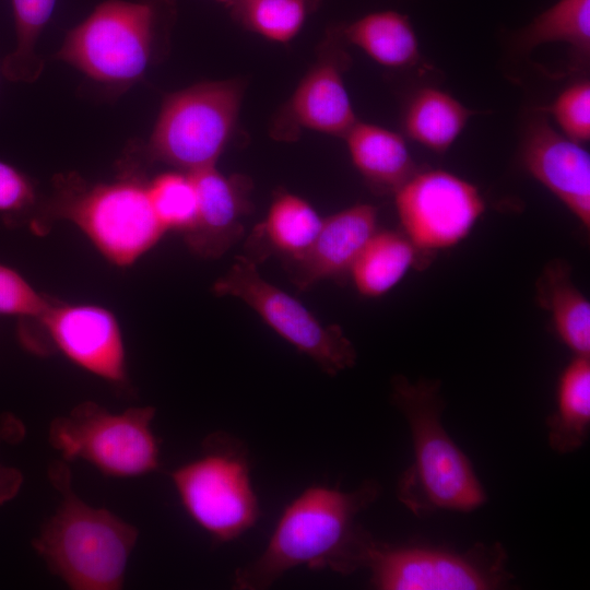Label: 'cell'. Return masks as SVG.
<instances>
[{"instance_id": "15", "label": "cell", "mask_w": 590, "mask_h": 590, "mask_svg": "<svg viewBox=\"0 0 590 590\" xmlns=\"http://www.w3.org/2000/svg\"><path fill=\"white\" fill-rule=\"evenodd\" d=\"M198 210L193 225L184 233L189 249L202 258H217L243 234V219L250 210V180L225 176L215 166L190 173Z\"/></svg>"}, {"instance_id": "32", "label": "cell", "mask_w": 590, "mask_h": 590, "mask_svg": "<svg viewBox=\"0 0 590 590\" xmlns=\"http://www.w3.org/2000/svg\"><path fill=\"white\" fill-rule=\"evenodd\" d=\"M219 2L225 4L227 8H232L238 0H217Z\"/></svg>"}, {"instance_id": "8", "label": "cell", "mask_w": 590, "mask_h": 590, "mask_svg": "<svg viewBox=\"0 0 590 590\" xmlns=\"http://www.w3.org/2000/svg\"><path fill=\"white\" fill-rule=\"evenodd\" d=\"M154 415L152 406L115 413L84 402L55 418L48 438L67 460H85L110 476H139L158 467V445L151 428Z\"/></svg>"}, {"instance_id": "19", "label": "cell", "mask_w": 590, "mask_h": 590, "mask_svg": "<svg viewBox=\"0 0 590 590\" xmlns=\"http://www.w3.org/2000/svg\"><path fill=\"white\" fill-rule=\"evenodd\" d=\"M475 114L448 92L426 86L412 95L404 111L403 128L410 139L442 154Z\"/></svg>"}, {"instance_id": "24", "label": "cell", "mask_w": 590, "mask_h": 590, "mask_svg": "<svg viewBox=\"0 0 590 590\" xmlns=\"http://www.w3.org/2000/svg\"><path fill=\"white\" fill-rule=\"evenodd\" d=\"M568 45L580 62L590 57V0H558L516 35L517 47L530 51L540 45Z\"/></svg>"}, {"instance_id": "20", "label": "cell", "mask_w": 590, "mask_h": 590, "mask_svg": "<svg viewBox=\"0 0 590 590\" xmlns=\"http://www.w3.org/2000/svg\"><path fill=\"white\" fill-rule=\"evenodd\" d=\"M590 424V358L576 355L560 374L557 405L547 420L548 442L558 453L580 448Z\"/></svg>"}, {"instance_id": "22", "label": "cell", "mask_w": 590, "mask_h": 590, "mask_svg": "<svg viewBox=\"0 0 590 590\" xmlns=\"http://www.w3.org/2000/svg\"><path fill=\"white\" fill-rule=\"evenodd\" d=\"M418 250L403 233L376 231L350 269L359 294L378 297L393 288L414 266Z\"/></svg>"}, {"instance_id": "14", "label": "cell", "mask_w": 590, "mask_h": 590, "mask_svg": "<svg viewBox=\"0 0 590 590\" xmlns=\"http://www.w3.org/2000/svg\"><path fill=\"white\" fill-rule=\"evenodd\" d=\"M346 56L330 52L306 73L282 109L278 137L290 139L300 129L344 137L357 121L343 80Z\"/></svg>"}, {"instance_id": "6", "label": "cell", "mask_w": 590, "mask_h": 590, "mask_svg": "<svg viewBox=\"0 0 590 590\" xmlns=\"http://www.w3.org/2000/svg\"><path fill=\"white\" fill-rule=\"evenodd\" d=\"M157 22L154 2L106 1L67 35L57 57L97 82L127 87L149 67Z\"/></svg>"}, {"instance_id": "3", "label": "cell", "mask_w": 590, "mask_h": 590, "mask_svg": "<svg viewBox=\"0 0 590 590\" xmlns=\"http://www.w3.org/2000/svg\"><path fill=\"white\" fill-rule=\"evenodd\" d=\"M51 476L63 498L34 541L36 551L72 589H119L137 542V529L73 494L66 467H56Z\"/></svg>"}, {"instance_id": "29", "label": "cell", "mask_w": 590, "mask_h": 590, "mask_svg": "<svg viewBox=\"0 0 590 590\" xmlns=\"http://www.w3.org/2000/svg\"><path fill=\"white\" fill-rule=\"evenodd\" d=\"M50 303L17 271L0 263V315L38 319Z\"/></svg>"}, {"instance_id": "18", "label": "cell", "mask_w": 590, "mask_h": 590, "mask_svg": "<svg viewBox=\"0 0 590 590\" xmlns=\"http://www.w3.org/2000/svg\"><path fill=\"white\" fill-rule=\"evenodd\" d=\"M347 43L390 69H408L421 59L416 33L409 17L397 11L366 14L339 30Z\"/></svg>"}, {"instance_id": "17", "label": "cell", "mask_w": 590, "mask_h": 590, "mask_svg": "<svg viewBox=\"0 0 590 590\" xmlns=\"http://www.w3.org/2000/svg\"><path fill=\"white\" fill-rule=\"evenodd\" d=\"M353 165L381 192H396L416 172L404 138L381 126L356 121L344 135Z\"/></svg>"}, {"instance_id": "5", "label": "cell", "mask_w": 590, "mask_h": 590, "mask_svg": "<svg viewBox=\"0 0 590 590\" xmlns=\"http://www.w3.org/2000/svg\"><path fill=\"white\" fill-rule=\"evenodd\" d=\"M170 477L185 510L214 543L238 539L260 517L248 451L233 435H209L201 455L173 471Z\"/></svg>"}, {"instance_id": "31", "label": "cell", "mask_w": 590, "mask_h": 590, "mask_svg": "<svg viewBox=\"0 0 590 590\" xmlns=\"http://www.w3.org/2000/svg\"><path fill=\"white\" fill-rule=\"evenodd\" d=\"M21 481L19 471L0 465V504L16 494Z\"/></svg>"}, {"instance_id": "28", "label": "cell", "mask_w": 590, "mask_h": 590, "mask_svg": "<svg viewBox=\"0 0 590 590\" xmlns=\"http://www.w3.org/2000/svg\"><path fill=\"white\" fill-rule=\"evenodd\" d=\"M540 111L553 118L558 129L568 139L583 144L590 140V83L577 81L565 87Z\"/></svg>"}, {"instance_id": "10", "label": "cell", "mask_w": 590, "mask_h": 590, "mask_svg": "<svg viewBox=\"0 0 590 590\" xmlns=\"http://www.w3.org/2000/svg\"><path fill=\"white\" fill-rule=\"evenodd\" d=\"M403 234L418 251L462 241L485 211L479 188L450 172H416L394 192Z\"/></svg>"}, {"instance_id": "7", "label": "cell", "mask_w": 590, "mask_h": 590, "mask_svg": "<svg viewBox=\"0 0 590 590\" xmlns=\"http://www.w3.org/2000/svg\"><path fill=\"white\" fill-rule=\"evenodd\" d=\"M240 99L234 82L201 83L169 95L146 144L148 156L187 173L215 166L233 134Z\"/></svg>"}, {"instance_id": "12", "label": "cell", "mask_w": 590, "mask_h": 590, "mask_svg": "<svg viewBox=\"0 0 590 590\" xmlns=\"http://www.w3.org/2000/svg\"><path fill=\"white\" fill-rule=\"evenodd\" d=\"M56 347L79 367L107 381L126 380V352L115 315L97 305L51 300L38 318Z\"/></svg>"}, {"instance_id": "9", "label": "cell", "mask_w": 590, "mask_h": 590, "mask_svg": "<svg viewBox=\"0 0 590 590\" xmlns=\"http://www.w3.org/2000/svg\"><path fill=\"white\" fill-rule=\"evenodd\" d=\"M212 290L217 296L241 299L326 374L334 376L355 364V347L342 329L321 323L299 300L264 280L247 256L237 257Z\"/></svg>"}, {"instance_id": "4", "label": "cell", "mask_w": 590, "mask_h": 590, "mask_svg": "<svg viewBox=\"0 0 590 590\" xmlns=\"http://www.w3.org/2000/svg\"><path fill=\"white\" fill-rule=\"evenodd\" d=\"M76 225L111 263L128 267L149 251L166 233L160 224L146 182L125 177L86 185L74 176L56 182V191L43 209L46 216Z\"/></svg>"}, {"instance_id": "26", "label": "cell", "mask_w": 590, "mask_h": 590, "mask_svg": "<svg viewBox=\"0 0 590 590\" xmlns=\"http://www.w3.org/2000/svg\"><path fill=\"white\" fill-rule=\"evenodd\" d=\"M320 0H238L231 11L248 30L287 43L302 30L307 15Z\"/></svg>"}, {"instance_id": "25", "label": "cell", "mask_w": 590, "mask_h": 590, "mask_svg": "<svg viewBox=\"0 0 590 590\" xmlns=\"http://www.w3.org/2000/svg\"><path fill=\"white\" fill-rule=\"evenodd\" d=\"M55 4L56 0H12L16 45L2 62V73L10 81L31 83L40 75L44 62L35 47Z\"/></svg>"}, {"instance_id": "21", "label": "cell", "mask_w": 590, "mask_h": 590, "mask_svg": "<svg viewBox=\"0 0 590 590\" xmlns=\"http://www.w3.org/2000/svg\"><path fill=\"white\" fill-rule=\"evenodd\" d=\"M556 333L576 355L590 356V303L573 283L567 266L550 263L539 285Z\"/></svg>"}, {"instance_id": "16", "label": "cell", "mask_w": 590, "mask_h": 590, "mask_svg": "<svg viewBox=\"0 0 590 590\" xmlns=\"http://www.w3.org/2000/svg\"><path fill=\"white\" fill-rule=\"evenodd\" d=\"M377 210L361 203L323 219L311 245L287 260L293 283L299 290L350 272L357 256L377 231Z\"/></svg>"}, {"instance_id": "13", "label": "cell", "mask_w": 590, "mask_h": 590, "mask_svg": "<svg viewBox=\"0 0 590 590\" xmlns=\"http://www.w3.org/2000/svg\"><path fill=\"white\" fill-rule=\"evenodd\" d=\"M520 160L524 169L590 228L589 152L551 126L546 114L528 119Z\"/></svg>"}, {"instance_id": "1", "label": "cell", "mask_w": 590, "mask_h": 590, "mask_svg": "<svg viewBox=\"0 0 590 590\" xmlns=\"http://www.w3.org/2000/svg\"><path fill=\"white\" fill-rule=\"evenodd\" d=\"M379 493L373 480L350 492L323 485L306 488L284 508L262 553L235 570L233 588L267 589L300 566L341 575L366 568L376 540L357 517Z\"/></svg>"}, {"instance_id": "23", "label": "cell", "mask_w": 590, "mask_h": 590, "mask_svg": "<svg viewBox=\"0 0 590 590\" xmlns=\"http://www.w3.org/2000/svg\"><path fill=\"white\" fill-rule=\"evenodd\" d=\"M323 219L303 198L288 192L280 193L271 203L264 221L250 237L262 252L275 251L295 259L306 251L317 236Z\"/></svg>"}, {"instance_id": "2", "label": "cell", "mask_w": 590, "mask_h": 590, "mask_svg": "<svg viewBox=\"0 0 590 590\" xmlns=\"http://www.w3.org/2000/svg\"><path fill=\"white\" fill-rule=\"evenodd\" d=\"M392 401L404 415L414 458L401 474L397 496L415 515L436 510L471 511L481 507L485 492L468 457L447 434L444 401L436 382H410L396 377Z\"/></svg>"}, {"instance_id": "30", "label": "cell", "mask_w": 590, "mask_h": 590, "mask_svg": "<svg viewBox=\"0 0 590 590\" xmlns=\"http://www.w3.org/2000/svg\"><path fill=\"white\" fill-rule=\"evenodd\" d=\"M35 200L34 187L26 175L0 161V214L10 219L23 216Z\"/></svg>"}, {"instance_id": "27", "label": "cell", "mask_w": 590, "mask_h": 590, "mask_svg": "<svg viewBox=\"0 0 590 590\" xmlns=\"http://www.w3.org/2000/svg\"><path fill=\"white\" fill-rule=\"evenodd\" d=\"M153 211L164 228L182 234L191 228L198 210L197 190L190 173L169 172L146 182Z\"/></svg>"}, {"instance_id": "11", "label": "cell", "mask_w": 590, "mask_h": 590, "mask_svg": "<svg viewBox=\"0 0 590 590\" xmlns=\"http://www.w3.org/2000/svg\"><path fill=\"white\" fill-rule=\"evenodd\" d=\"M366 568L371 586L380 590H484L507 581L505 555L499 550L462 555L376 541Z\"/></svg>"}]
</instances>
